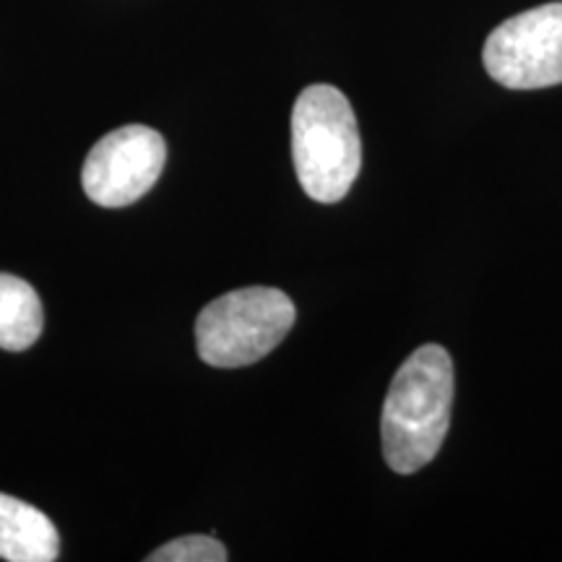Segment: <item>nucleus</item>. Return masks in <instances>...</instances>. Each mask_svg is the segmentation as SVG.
<instances>
[{
    "label": "nucleus",
    "mask_w": 562,
    "mask_h": 562,
    "mask_svg": "<svg viewBox=\"0 0 562 562\" xmlns=\"http://www.w3.org/2000/svg\"><path fill=\"white\" fill-rule=\"evenodd\" d=\"M292 159L302 191L339 203L362 167V140L347 97L328 83L302 89L292 110Z\"/></svg>",
    "instance_id": "nucleus-2"
},
{
    "label": "nucleus",
    "mask_w": 562,
    "mask_h": 562,
    "mask_svg": "<svg viewBox=\"0 0 562 562\" xmlns=\"http://www.w3.org/2000/svg\"><path fill=\"white\" fill-rule=\"evenodd\" d=\"M149 562H224L229 560L227 547L209 533H191V537L172 539L170 544L151 552Z\"/></svg>",
    "instance_id": "nucleus-8"
},
{
    "label": "nucleus",
    "mask_w": 562,
    "mask_h": 562,
    "mask_svg": "<svg viewBox=\"0 0 562 562\" xmlns=\"http://www.w3.org/2000/svg\"><path fill=\"white\" fill-rule=\"evenodd\" d=\"M294 302L277 286L222 294L195 321V347L211 368H245L263 360L292 331Z\"/></svg>",
    "instance_id": "nucleus-3"
},
{
    "label": "nucleus",
    "mask_w": 562,
    "mask_h": 562,
    "mask_svg": "<svg viewBox=\"0 0 562 562\" xmlns=\"http://www.w3.org/2000/svg\"><path fill=\"white\" fill-rule=\"evenodd\" d=\"M487 74L505 89L562 83V3H544L495 26L482 53Z\"/></svg>",
    "instance_id": "nucleus-4"
},
{
    "label": "nucleus",
    "mask_w": 562,
    "mask_h": 562,
    "mask_svg": "<svg viewBox=\"0 0 562 562\" xmlns=\"http://www.w3.org/2000/svg\"><path fill=\"white\" fill-rule=\"evenodd\" d=\"M60 533L45 513L0 492V558L9 562H53Z\"/></svg>",
    "instance_id": "nucleus-6"
},
{
    "label": "nucleus",
    "mask_w": 562,
    "mask_h": 562,
    "mask_svg": "<svg viewBox=\"0 0 562 562\" xmlns=\"http://www.w3.org/2000/svg\"><path fill=\"white\" fill-rule=\"evenodd\" d=\"M45 313L30 281L0 273V349H30L40 339Z\"/></svg>",
    "instance_id": "nucleus-7"
},
{
    "label": "nucleus",
    "mask_w": 562,
    "mask_h": 562,
    "mask_svg": "<svg viewBox=\"0 0 562 562\" xmlns=\"http://www.w3.org/2000/svg\"><path fill=\"white\" fill-rule=\"evenodd\" d=\"M167 161V144L149 125H123L94 144L83 161V191L94 203L121 209L151 191Z\"/></svg>",
    "instance_id": "nucleus-5"
},
{
    "label": "nucleus",
    "mask_w": 562,
    "mask_h": 562,
    "mask_svg": "<svg viewBox=\"0 0 562 562\" xmlns=\"http://www.w3.org/2000/svg\"><path fill=\"white\" fill-rule=\"evenodd\" d=\"M453 360L440 344H425L393 375L381 414L385 463L396 474L425 469L451 427Z\"/></svg>",
    "instance_id": "nucleus-1"
}]
</instances>
